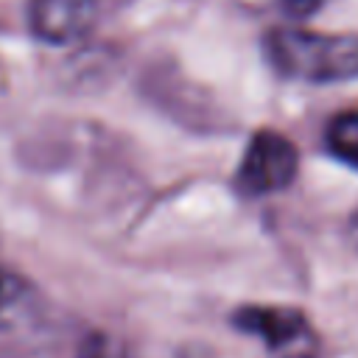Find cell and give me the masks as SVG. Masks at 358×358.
<instances>
[{"label":"cell","mask_w":358,"mask_h":358,"mask_svg":"<svg viewBox=\"0 0 358 358\" xmlns=\"http://www.w3.org/2000/svg\"><path fill=\"white\" fill-rule=\"evenodd\" d=\"M101 0H28V28L45 45H70L98 22Z\"/></svg>","instance_id":"obj_4"},{"label":"cell","mask_w":358,"mask_h":358,"mask_svg":"<svg viewBox=\"0 0 358 358\" xmlns=\"http://www.w3.org/2000/svg\"><path fill=\"white\" fill-rule=\"evenodd\" d=\"M266 62L291 81L341 84L358 78V34L271 28L263 36Z\"/></svg>","instance_id":"obj_1"},{"label":"cell","mask_w":358,"mask_h":358,"mask_svg":"<svg viewBox=\"0 0 358 358\" xmlns=\"http://www.w3.org/2000/svg\"><path fill=\"white\" fill-rule=\"evenodd\" d=\"M232 324L263 341L271 358H319L322 338L310 319L296 308L282 305H241L232 310Z\"/></svg>","instance_id":"obj_2"},{"label":"cell","mask_w":358,"mask_h":358,"mask_svg":"<svg viewBox=\"0 0 358 358\" xmlns=\"http://www.w3.org/2000/svg\"><path fill=\"white\" fill-rule=\"evenodd\" d=\"M324 145L336 159L358 171V109H347L330 117L324 129Z\"/></svg>","instance_id":"obj_5"},{"label":"cell","mask_w":358,"mask_h":358,"mask_svg":"<svg viewBox=\"0 0 358 358\" xmlns=\"http://www.w3.org/2000/svg\"><path fill=\"white\" fill-rule=\"evenodd\" d=\"M299 173V151L296 145L271 129H260L252 134L241 165L235 171V187L246 199H260L285 190Z\"/></svg>","instance_id":"obj_3"},{"label":"cell","mask_w":358,"mask_h":358,"mask_svg":"<svg viewBox=\"0 0 358 358\" xmlns=\"http://www.w3.org/2000/svg\"><path fill=\"white\" fill-rule=\"evenodd\" d=\"M31 285L22 274H17L8 266H0V327H11L20 322L31 302Z\"/></svg>","instance_id":"obj_6"},{"label":"cell","mask_w":358,"mask_h":358,"mask_svg":"<svg viewBox=\"0 0 358 358\" xmlns=\"http://www.w3.org/2000/svg\"><path fill=\"white\" fill-rule=\"evenodd\" d=\"M324 0H277V6L291 17V20H305L310 14H316V8Z\"/></svg>","instance_id":"obj_8"},{"label":"cell","mask_w":358,"mask_h":358,"mask_svg":"<svg viewBox=\"0 0 358 358\" xmlns=\"http://www.w3.org/2000/svg\"><path fill=\"white\" fill-rule=\"evenodd\" d=\"M78 358H123L120 347L103 336V333H87L81 347H78Z\"/></svg>","instance_id":"obj_7"}]
</instances>
